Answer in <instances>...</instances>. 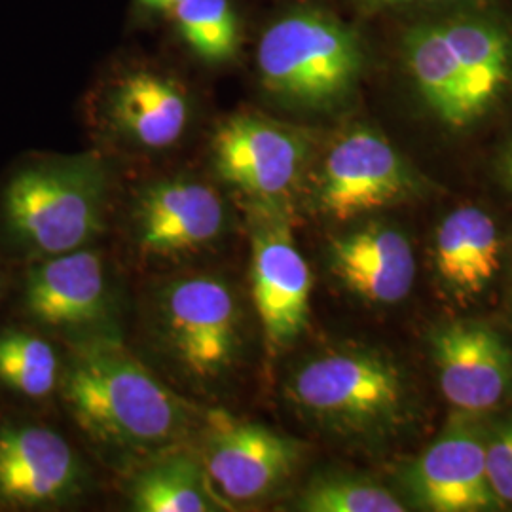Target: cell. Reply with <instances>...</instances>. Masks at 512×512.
<instances>
[{
    "mask_svg": "<svg viewBox=\"0 0 512 512\" xmlns=\"http://www.w3.org/2000/svg\"><path fill=\"white\" fill-rule=\"evenodd\" d=\"M416 107L465 135L512 103V0H440L376 19Z\"/></svg>",
    "mask_w": 512,
    "mask_h": 512,
    "instance_id": "cell-1",
    "label": "cell"
},
{
    "mask_svg": "<svg viewBox=\"0 0 512 512\" xmlns=\"http://www.w3.org/2000/svg\"><path fill=\"white\" fill-rule=\"evenodd\" d=\"M61 389L76 425L110 450L165 452L190 429L192 406L114 338L78 344Z\"/></svg>",
    "mask_w": 512,
    "mask_h": 512,
    "instance_id": "cell-2",
    "label": "cell"
},
{
    "mask_svg": "<svg viewBox=\"0 0 512 512\" xmlns=\"http://www.w3.org/2000/svg\"><path fill=\"white\" fill-rule=\"evenodd\" d=\"M370 61L361 29L323 6L302 4L264 27L256 44L260 86L291 109L332 112L359 92Z\"/></svg>",
    "mask_w": 512,
    "mask_h": 512,
    "instance_id": "cell-3",
    "label": "cell"
},
{
    "mask_svg": "<svg viewBox=\"0 0 512 512\" xmlns=\"http://www.w3.org/2000/svg\"><path fill=\"white\" fill-rule=\"evenodd\" d=\"M105 171L93 158H42L18 167L2 190L8 238L29 255H63L86 247L103 228Z\"/></svg>",
    "mask_w": 512,
    "mask_h": 512,
    "instance_id": "cell-4",
    "label": "cell"
},
{
    "mask_svg": "<svg viewBox=\"0 0 512 512\" xmlns=\"http://www.w3.org/2000/svg\"><path fill=\"white\" fill-rule=\"evenodd\" d=\"M285 393L308 420L348 437L391 433L408 414L403 372L370 349H338L313 357L294 370Z\"/></svg>",
    "mask_w": 512,
    "mask_h": 512,
    "instance_id": "cell-5",
    "label": "cell"
},
{
    "mask_svg": "<svg viewBox=\"0 0 512 512\" xmlns=\"http://www.w3.org/2000/svg\"><path fill=\"white\" fill-rule=\"evenodd\" d=\"M420 171L380 129L355 124L336 135L317 175V205L338 222L408 202L425 190Z\"/></svg>",
    "mask_w": 512,
    "mask_h": 512,
    "instance_id": "cell-6",
    "label": "cell"
},
{
    "mask_svg": "<svg viewBox=\"0 0 512 512\" xmlns=\"http://www.w3.org/2000/svg\"><path fill=\"white\" fill-rule=\"evenodd\" d=\"M162 340L200 382H217L238 363L243 315L232 287L215 275H190L169 283L160 298Z\"/></svg>",
    "mask_w": 512,
    "mask_h": 512,
    "instance_id": "cell-7",
    "label": "cell"
},
{
    "mask_svg": "<svg viewBox=\"0 0 512 512\" xmlns=\"http://www.w3.org/2000/svg\"><path fill=\"white\" fill-rule=\"evenodd\" d=\"M313 139L304 129L255 112L226 118L213 135L211 156L220 179L253 205L281 207L310 164Z\"/></svg>",
    "mask_w": 512,
    "mask_h": 512,
    "instance_id": "cell-8",
    "label": "cell"
},
{
    "mask_svg": "<svg viewBox=\"0 0 512 512\" xmlns=\"http://www.w3.org/2000/svg\"><path fill=\"white\" fill-rule=\"evenodd\" d=\"M302 454V442L262 423L220 408L205 416L200 459L215 492L230 505L272 494L293 476Z\"/></svg>",
    "mask_w": 512,
    "mask_h": 512,
    "instance_id": "cell-9",
    "label": "cell"
},
{
    "mask_svg": "<svg viewBox=\"0 0 512 512\" xmlns=\"http://www.w3.org/2000/svg\"><path fill=\"white\" fill-rule=\"evenodd\" d=\"M251 285L268 344L287 348L308 327L313 279L281 207L255 205Z\"/></svg>",
    "mask_w": 512,
    "mask_h": 512,
    "instance_id": "cell-10",
    "label": "cell"
},
{
    "mask_svg": "<svg viewBox=\"0 0 512 512\" xmlns=\"http://www.w3.org/2000/svg\"><path fill=\"white\" fill-rule=\"evenodd\" d=\"M133 239L147 256L194 255L224 234L228 209L209 184L173 177L148 184L133 207Z\"/></svg>",
    "mask_w": 512,
    "mask_h": 512,
    "instance_id": "cell-11",
    "label": "cell"
},
{
    "mask_svg": "<svg viewBox=\"0 0 512 512\" xmlns=\"http://www.w3.org/2000/svg\"><path fill=\"white\" fill-rule=\"evenodd\" d=\"M82 476L73 446L50 427H0V505L46 509L67 503L80 494Z\"/></svg>",
    "mask_w": 512,
    "mask_h": 512,
    "instance_id": "cell-12",
    "label": "cell"
},
{
    "mask_svg": "<svg viewBox=\"0 0 512 512\" xmlns=\"http://www.w3.org/2000/svg\"><path fill=\"white\" fill-rule=\"evenodd\" d=\"M446 401L463 414H482L505 399L512 387V348L494 327L456 321L431 338Z\"/></svg>",
    "mask_w": 512,
    "mask_h": 512,
    "instance_id": "cell-13",
    "label": "cell"
},
{
    "mask_svg": "<svg viewBox=\"0 0 512 512\" xmlns=\"http://www.w3.org/2000/svg\"><path fill=\"white\" fill-rule=\"evenodd\" d=\"M410 494L423 509L480 512L501 509L484 456V439L475 421L454 420L406 471Z\"/></svg>",
    "mask_w": 512,
    "mask_h": 512,
    "instance_id": "cell-14",
    "label": "cell"
},
{
    "mask_svg": "<svg viewBox=\"0 0 512 512\" xmlns=\"http://www.w3.org/2000/svg\"><path fill=\"white\" fill-rule=\"evenodd\" d=\"M192 120L190 95L160 69L137 67L116 78L107 95V122L118 139L143 150H165L183 139Z\"/></svg>",
    "mask_w": 512,
    "mask_h": 512,
    "instance_id": "cell-15",
    "label": "cell"
},
{
    "mask_svg": "<svg viewBox=\"0 0 512 512\" xmlns=\"http://www.w3.org/2000/svg\"><path fill=\"white\" fill-rule=\"evenodd\" d=\"M23 304L50 329H80L99 321L109 304L103 258L84 247L42 258L27 274Z\"/></svg>",
    "mask_w": 512,
    "mask_h": 512,
    "instance_id": "cell-16",
    "label": "cell"
},
{
    "mask_svg": "<svg viewBox=\"0 0 512 512\" xmlns=\"http://www.w3.org/2000/svg\"><path fill=\"white\" fill-rule=\"evenodd\" d=\"M330 270L349 293L370 304H397L416 279V258L403 232L384 224H368L332 239Z\"/></svg>",
    "mask_w": 512,
    "mask_h": 512,
    "instance_id": "cell-17",
    "label": "cell"
},
{
    "mask_svg": "<svg viewBox=\"0 0 512 512\" xmlns=\"http://www.w3.org/2000/svg\"><path fill=\"white\" fill-rule=\"evenodd\" d=\"M435 266L454 293H482L501 266V236L494 219L478 207L452 211L437 230Z\"/></svg>",
    "mask_w": 512,
    "mask_h": 512,
    "instance_id": "cell-18",
    "label": "cell"
},
{
    "mask_svg": "<svg viewBox=\"0 0 512 512\" xmlns=\"http://www.w3.org/2000/svg\"><path fill=\"white\" fill-rule=\"evenodd\" d=\"M129 505L137 512H215L234 507L220 497L202 459L186 450H165L129 484Z\"/></svg>",
    "mask_w": 512,
    "mask_h": 512,
    "instance_id": "cell-19",
    "label": "cell"
},
{
    "mask_svg": "<svg viewBox=\"0 0 512 512\" xmlns=\"http://www.w3.org/2000/svg\"><path fill=\"white\" fill-rule=\"evenodd\" d=\"M188 48L209 65H224L239 54L241 23L232 0H181L171 12Z\"/></svg>",
    "mask_w": 512,
    "mask_h": 512,
    "instance_id": "cell-20",
    "label": "cell"
},
{
    "mask_svg": "<svg viewBox=\"0 0 512 512\" xmlns=\"http://www.w3.org/2000/svg\"><path fill=\"white\" fill-rule=\"evenodd\" d=\"M0 382L29 399L48 397L59 382V359L52 344L27 330H2Z\"/></svg>",
    "mask_w": 512,
    "mask_h": 512,
    "instance_id": "cell-21",
    "label": "cell"
},
{
    "mask_svg": "<svg viewBox=\"0 0 512 512\" xmlns=\"http://www.w3.org/2000/svg\"><path fill=\"white\" fill-rule=\"evenodd\" d=\"M306 512H404L406 507L387 488L355 476L315 478L296 503Z\"/></svg>",
    "mask_w": 512,
    "mask_h": 512,
    "instance_id": "cell-22",
    "label": "cell"
},
{
    "mask_svg": "<svg viewBox=\"0 0 512 512\" xmlns=\"http://www.w3.org/2000/svg\"><path fill=\"white\" fill-rule=\"evenodd\" d=\"M486 473L494 494L512 505V414L499 421L484 439Z\"/></svg>",
    "mask_w": 512,
    "mask_h": 512,
    "instance_id": "cell-23",
    "label": "cell"
},
{
    "mask_svg": "<svg viewBox=\"0 0 512 512\" xmlns=\"http://www.w3.org/2000/svg\"><path fill=\"white\" fill-rule=\"evenodd\" d=\"M433 2H440V0H349V4L355 10V16L363 21H376L393 12L414 8L421 4H433Z\"/></svg>",
    "mask_w": 512,
    "mask_h": 512,
    "instance_id": "cell-24",
    "label": "cell"
},
{
    "mask_svg": "<svg viewBox=\"0 0 512 512\" xmlns=\"http://www.w3.org/2000/svg\"><path fill=\"white\" fill-rule=\"evenodd\" d=\"M495 169H497L499 181L505 184L512 192V139L505 145V148L501 150V154L497 156Z\"/></svg>",
    "mask_w": 512,
    "mask_h": 512,
    "instance_id": "cell-25",
    "label": "cell"
},
{
    "mask_svg": "<svg viewBox=\"0 0 512 512\" xmlns=\"http://www.w3.org/2000/svg\"><path fill=\"white\" fill-rule=\"evenodd\" d=\"M137 2L152 12H171L181 0H137Z\"/></svg>",
    "mask_w": 512,
    "mask_h": 512,
    "instance_id": "cell-26",
    "label": "cell"
}]
</instances>
